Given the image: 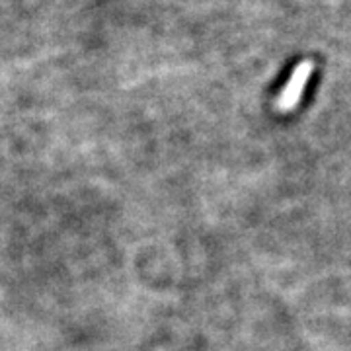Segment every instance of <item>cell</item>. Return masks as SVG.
I'll return each mask as SVG.
<instances>
[{"instance_id":"6da1fadb","label":"cell","mask_w":351,"mask_h":351,"mask_svg":"<svg viewBox=\"0 0 351 351\" xmlns=\"http://www.w3.org/2000/svg\"><path fill=\"white\" fill-rule=\"evenodd\" d=\"M302 80H304V73H299V76L293 78V82L289 84L287 92H285V96H283V100H281V106H283V108H289V106H293V104L297 101L299 94H301Z\"/></svg>"}]
</instances>
